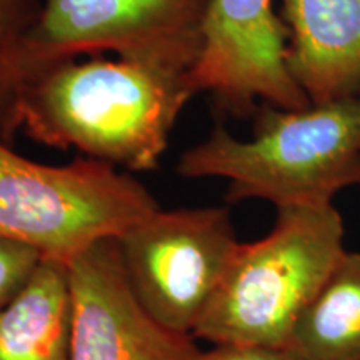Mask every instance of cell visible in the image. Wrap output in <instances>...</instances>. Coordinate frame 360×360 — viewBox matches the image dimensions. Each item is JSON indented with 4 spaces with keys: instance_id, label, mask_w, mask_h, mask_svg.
Masks as SVG:
<instances>
[{
    "instance_id": "5",
    "label": "cell",
    "mask_w": 360,
    "mask_h": 360,
    "mask_svg": "<svg viewBox=\"0 0 360 360\" xmlns=\"http://www.w3.org/2000/svg\"><path fill=\"white\" fill-rule=\"evenodd\" d=\"M117 242L142 307L169 330L193 337L238 245L227 207L159 209Z\"/></svg>"
},
{
    "instance_id": "10",
    "label": "cell",
    "mask_w": 360,
    "mask_h": 360,
    "mask_svg": "<svg viewBox=\"0 0 360 360\" xmlns=\"http://www.w3.org/2000/svg\"><path fill=\"white\" fill-rule=\"evenodd\" d=\"M72 300L67 264L44 259L0 310V360H69Z\"/></svg>"
},
{
    "instance_id": "12",
    "label": "cell",
    "mask_w": 360,
    "mask_h": 360,
    "mask_svg": "<svg viewBox=\"0 0 360 360\" xmlns=\"http://www.w3.org/2000/svg\"><path fill=\"white\" fill-rule=\"evenodd\" d=\"M42 0H0V141L11 146L19 132L17 103L27 37L37 20Z\"/></svg>"
},
{
    "instance_id": "13",
    "label": "cell",
    "mask_w": 360,
    "mask_h": 360,
    "mask_svg": "<svg viewBox=\"0 0 360 360\" xmlns=\"http://www.w3.org/2000/svg\"><path fill=\"white\" fill-rule=\"evenodd\" d=\"M42 260L32 247L0 237V310L20 294Z\"/></svg>"
},
{
    "instance_id": "9",
    "label": "cell",
    "mask_w": 360,
    "mask_h": 360,
    "mask_svg": "<svg viewBox=\"0 0 360 360\" xmlns=\"http://www.w3.org/2000/svg\"><path fill=\"white\" fill-rule=\"evenodd\" d=\"M287 67L312 105L360 96V0H281Z\"/></svg>"
},
{
    "instance_id": "3",
    "label": "cell",
    "mask_w": 360,
    "mask_h": 360,
    "mask_svg": "<svg viewBox=\"0 0 360 360\" xmlns=\"http://www.w3.org/2000/svg\"><path fill=\"white\" fill-rule=\"evenodd\" d=\"M345 252L334 204L277 209L267 236L238 242L193 339L289 347L297 322Z\"/></svg>"
},
{
    "instance_id": "7",
    "label": "cell",
    "mask_w": 360,
    "mask_h": 360,
    "mask_svg": "<svg viewBox=\"0 0 360 360\" xmlns=\"http://www.w3.org/2000/svg\"><path fill=\"white\" fill-rule=\"evenodd\" d=\"M192 77L199 94L236 117H254L259 103L312 105L287 67V29L274 0H210Z\"/></svg>"
},
{
    "instance_id": "6",
    "label": "cell",
    "mask_w": 360,
    "mask_h": 360,
    "mask_svg": "<svg viewBox=\"0 0 360 360\" xmlns=\"http://www.w3.org/2000/svg\"><path fill=\"white\" fill-rule=\"evenodd\" d=\"M209 4L210 0H42L25 42L24 80L45 67L98 52L192 70L202 51Z\"/></svg>"
},
{
    "instance_id": "4",
    "label": "cell",
    "mask_w": 360,
    "mask_h": 360,
    "mask_svg": "<svg viewBox=\"0 0 360 360\" xmlns=\"http://www.w3.org/2000/svg\"><path fill=\"white\" fill-rule=\"evenodd\" d=\"M159 209L143 184L115 165L90 157L45 165L0 141V237L44 259L67 264Z\"/></svg>"
},
{
    "instance_id": "14",
    "label": "cell",
    "mask_w": 360,
    "mask_h": 360,
    "mask_svg": "<svg viewBox=\"0 0 360 360\" xmlns=\"http://www.w3.org/2000/svg\"><path fill=\"white\" fill-rule=\"evenodd\" d=\"M187 360H304L292 347L212 344L209 350L193 349Z\"/></svg>"
},
{
    "instance_id": "2",
    "label": "cell",
    "mask_w": 360,
    "mask_h": 360,
    "mask_svg": "<svg viewBox=\"0 0 360 360\" xmlns=\"http://www.w3.org/2000/svg\"><path fill=\"white\" fill-rule=\"evenodd\" d=\"M254 134L237 139L219 125L177 162L186 179H224L225 200L285 207L332 205L360 187V96L302 110L262 103Z\"/></svg>"
},
{
    "instance_id": "1",
    "label": "cell",
    "mask_w": 360,
    "mask_h": 360,
    "mask_svg": "<svg viewBox=\"0 0 360 360\" xmlns=\"http://www.w3.org/2000/svg\"><path fill=\"white\" fill-rule=\"evenodd\" d=\"M199 94L191 69L143 58L64 60L24 80L19 130L130 172L159 169L179 115Z\"/></svg>"
},
{
    "instance_id": "8",
    "label": "cell",
    "mask_w": 360,
    "mask_h": 360,
    "mask_svg": "<svg viewBox=\"0 0 360 360\" xmlns=\"http://www.w3.org/2000/svg\"><path fill=\"white\" fill-rule=\"evenodd\" d=\"M72 300L69 360H187L192 335L164 327L142 307L125 277L117 237L67 262Z\"/></svg>"
},
{
    "instance_id": "11",
    "label": "cell",
    "mask_w": 360,
    "mask_h": 360,
    "mask_svg": "<svg viewBox=\"0 0 360 360\" xmlns=\"http://www.w3.org/2000/svg\"><path fill=\"white\" fill-rule=\"evenodd\" d=\"M289 347L304 360H360V252H345L297 322Z\"/></svg>"
}]
</instances>
